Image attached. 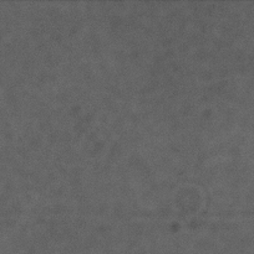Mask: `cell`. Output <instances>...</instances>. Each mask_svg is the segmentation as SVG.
<instances>
[]
</instances>
